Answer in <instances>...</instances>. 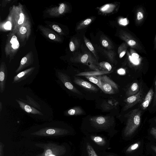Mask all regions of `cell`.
<instances>
[{
	"label": "cell",
	"instance_id": "cell-1",
	"mask_svg": "<svg viewBox=\"0 0 156 156\" xmlns=\"http://www.w3.org/2000/svg\"><path fill=\"white\" fill-rule=\"evenodd\" d=\"M142 111L139 108L134 109L128 113L127 122L124 130L126 137L131 136L139 127L141 123Z\"/></svg>",
	"mask_w": 156,
	"mask_h": 156
},
{
	"label": "cell",
	"instance_id": "cell-2",
	"mask_svg": "<svg viewBox=\"0 0 156 156\" xmlns=\"http://www.w3.org/2000/svg\"><path fill=\"white\" fill-rule=\"evenodd\" d=\"M90 121L92 126L95 128L106 129L113 124L114 119L109 116H95L90 118Z\"/></svg>",
	"mask_w": 156,
	"mask_h": 156
},
{
	"label": "cell",
	"instance_id": "cell-3",
	"mask_svg": "<svg viewBox=\"0 0 156 156\" xmlns=\"http://www.w3.org/2000/svg\"><path fill=\"white\" fill-rule=\"evenodd\" d=\"M101 84V90L105 93L113 94L118 91V86L117 84L108 76H98Z\"/></svg>",
	"mask_w": 156,
	"mask_h": 156
},
{
	"label": "cell",
	"instance_id": "cell-4",
	"mask_svg": "<svg viewBox=\"0 0 156 156\" xmlns=\"http://www.w3.org/2000/svg\"><path fill=\"white\" fill-rule=\"evenodd\" d=\"M143 90L141 86L139 92L136 94L128 97L124 101L125 104L123 110L126 111L136 104L141 102L144 98Z\"/></svg>",
	"mask_w": 156,
	"mask_h": 156
},
{
	"label": "cell",
	"instance_id": "cell-5",
	"mask_svg": "<svg viewBox=\"0 0 156 156\" xmlns=\"http://www.w3.org/2000/svg\"><path fill=\"white\" fill-rule=\"evenodd\" d=\"M57 76L65 87L69 90L76 94H82L72 84L69 76L65 73L59 72Z\"/></svg>",
	"mask_w": 156,
	"mask_h": 156
},
{
	"label": "cell",
	"instance_id": "cell-6",
	"mask_svg": "<svg viewBox=\"0 0 156 156\" xmlns=\"http://www.w3.org/2000/svg\"><path fill=\"white\" fill-rule=\"evenodd\" d=\"M73 82L76 84L88 90L93 92H97L98 91V89L93 85L80 78L74 77Z\"/></svg>",
	"mask_w": 156,
	"mask_h": 156
},
{
	"label": "cell",
	"instance_id": "cell-7",
	"mask_svg": "<svg viewBox=\"0 0 156 156\" xmlns=\"http://www.w3.org/2000/svg\"><path fill=\"white\" fill-rule=\"evenodd\" d=\"M16 101L19 105L21 108L26 112L33 114H37L41 115H43V113L37 109L20 100L16 99Z\"/></svg>",
	"mask_w": 156,
	"mask_h": 156
},
{
	"label": "cell",
	"instance_id": "cell-8",
	"mask_svg": "<svg viewBox=\"0 0 156 156\" xmlns=\"http://www.w3.org/2000/svg\"><path fill=\"white\" fill-rule=\"evenodd\" d=\"M154 91L152 88L148 91L140 104V106L143 110L147 108L154 98Z\"/></svg>",
	"mask_w": 156,
	"mask_h": 156
},
{
	"label": "cell",
	"instance_id": "cell-9",
	"mask_svg": "<svg viewBox=\"0 0 156 156\" xmlns=\"http://www.w3.org/2000/svg\"><path fill=\"white\" fill-rule=\"evenodd\" d=\"M33 69V68H31L19 73L14 76L12 83L19 82L27 78Z\"/></svg>",
	"mask_w": 156,
	"mask_h": 156
},
{
	"label": "cell",
	"instance_id": "cell-10",
	"mask_svg": "<svg viewBox=\"0 0 156 156\" xmlns=\"http://www.w3.org/2000/svg\"><path fill=\"white\" fill-rule=\"evenodd\" d=\"M7 77V73L3 67H1L0 70V92L3 93L5 87Z\"/></svg>",
	"mask_w": 156,
	"mask_h": 156
},
{
	"label": "cell",
	"instance_id": "cell-11",
	"mask_svg": "<svg viewBox=\"0 0 156 156\" xmlns=\"http://www.w3.org/2000/svg\"><path fill=\"white\" fill-rule=\"evenodd\" d=\"M141 87L138 82L133 83L127 90L126 92V96L129 97L136 94L140 91Z\"/></svg>",
	"mask_w": 156,
	"mask_h": 156
},
{
	"label": "cell",
	"instance_id": "cell-12",
	"mask_svg": "<svg viewBox=\"0 0 156 156\" xmlns=\"http://www.w3.org/2000/svg\"><path fill=\"white\" fill-rule=\"evenodd\" d=\"M84 112L80 106H75L66 111L65 114L67 116H77L83 114Z\"/></svg>",
	"mask_w": 156,
	"mask_h": 156
},
{
	"label": "cell",
	"instance_id": "cell-13",
	"mask_svg": "<svg viewBox=\"0 0 156 156\" xmlns=\"http://www.w3.org/2000/svg\"><path fill=\"white\" fill-rule=\"evenodd\" d=\"M26 97L27 100H24L20 98H19V99L29 105L36 109L41 110V105L38 103L27 95L26 96Z\"/></svg>",
	"mask_w": 156,
	"mask_h": 156
},
{
	"label": "cell",
	"instance_id": "cell-14",
	"mask_svg": "<svg viewBox=\"0 0 156 156\" xmlns=\"http://www.w3.org/2000/svg\"><path fill=\"white\" fill-rule=\"evenodd\" d=\"M108 71H96L94 72L81 73L76 75V76H98L99 75L108 73Z\"/></svg>",
	"mask_w": 156,
	"mask_h": 156
},
{
	"label": "cell",
	"instance_id": "cell-15",
	"mask_svg": "<svg viewBox=\"0 0 156 156\" xmlns=\"http://www.w3.org/2000/svg\"><path fill=\"white\" fill-rule=\"evenodd\" d=\"M85 77L90 82L97 85L101 90V82L98 76H87Z\"/></svg>",
	"mask_w": 156,
	"mask_h": 156
},
{
	"label": "cell",
	"instance_id": "cell-16",
	"mask_svg": "<svg viewBox=\"0 0 156 156\" xmlns=\"http://www.w3.org/2000/svg\"><path fill=\"white\" fill-rule=\"evenodd\" d=\"M91 139L98 145L103 146L105 145L106 143V141L103 138L97 136H91Z\"/></svg>",
	"mask_w": 156,
	"mask_h": 156
},
{
	"label": "cell",
	"instance_id": "cell-17",
	"mask_svg": "<svg viewBox=\"0 0 156 156\" xmlns=\"http://www.w3.org/2000/svg\"><path fill=\"white\" fill-rule=\"evenodd\" d=\"M116 105L112 103L111 104V101H104L102 103L101 106L103 110L108 111L113 109Z\"/></svg>",
	"mask_w": 156,
	"mask_h": 156
},
{
	"label": "cell",
	"instance_id": "cell-18",
	"mask_svg": "<svg viewBox=\"0 0 156 156\" xmlns=\"http://www.w3.org/2000/svg\"><path fill=\"white\" fill-rule=\"evenodd\" d=\"M12 44V48L14 49H17L19 47V43L17 40L16 37L14 35L12 37L10 41Z\"/></svg>",
	"mask_w": 156,
	"mask_h": 156
},
{
	"label": "cell",
	"instance_id": "cell-19",
	"mask_svg": "<svg viewBox=\"0 0 156 156\" xmlns=\"http://www.w3.org/2000/svg\"><path fill=\"white\" fill-rule=\"evenodd\" d=\"M86 149L88 156H98L93 148L88 143L87 144Z\"/></svg>",
	"mask_w": 156,
	"mask_h": 156
},
{
	"label": "cell",
	"instance_id": "cell-20",
	"mask_svg": "<svg viewBox=\"0 0 156 156\" xmlns=\"http://www.w3.org/2000/svg\"><path fill=\"white\" fill-rule=\"evenodd\" d=\"M140 143L139 142L135 143L130 145L126 150L127 153H130L139 147Z\"/></svg>",
	"mask_w": 156,
	"mask_h": 156
},
{
	"label": "cell",
	"instance_id": "cell-21",
	"mask_svg": "<svg viewBox=\"0 0 156 156\" xmlns=\"http://www.w3.org/2000/svg\"><path fill=\"white\" fill-rule=\"evenodd\" d=\"M154 87L155 90L154 91V94L153 98V106L154 107H156V77L155 81Z\"/></svg>",
	"mask_w": 156,
	"mask_h": 156
},
{
	"label": "cell",
	"instance_id": "cell-22",
	"mask_svg": "<svg viewBox=\"0 0 156 156\" xmlns=\"http://www.w3.org/2000/svg\"><path fill=\"white\" fill-rule=\"evenodd\" d=\"M103 67L107 69L108 71H111L112 68L111 66L108 62L105 63Z\"/></svg>",
	"mask_w": 156,
	"mask_h": 156
},
{
	"label": "cell",
	"instance_id": "cell-23",
	"mask_svg": "<svg viewBox=\"0 0 156 156\" xmlns=\"http://www.w3.org/2000/svg\"><path fill=\"white\" fill-rule=\"evenodd\" d=\"M88 58V55L85 54L83 55L81 58V62L82 63H85L87 60Z\"/></svg>",
	"mask_w": 156,
	"mask_h": 156
},
{
	"label": "cell",
	"instance_id": "cell-24",
	"mask_svg": "<svg viewBox=\"0 0 156 156\" xmlns=\"http://www.w3.org/2000/svg\"><path fill=\"white\" fill-rule=\"evenodd\" d=\"M24 16L23 14L22 13H21L20 14V19L18 21V24H21L23 23L24 20Z\"/></svg>",
	"mask_w": 156,
	"mask_h": 156
},
{
	"label": "cell",
	"instance_id": "cell-25",
	"mask_svg": "<svg viewBox=\"0 0 156 156\" xmlns=\"http://www.w3.org/2000/svg\"><path fill=\"white\" fill-rule=\"evenodd\" d=\"M144 17V15L142 12L139 11L137 14V19L139 21L141 20Z\"/></svg>",
	"mask_w": 156,
	"mask_h": 156
},
{
	"label": "cell",
	"instance_id": "cell-26",
	"mask_svg": "<svg viewBox=\"0 0 156 156\" xmlns=\"http://www.w3.org/2000/svg\"><path fill=\"white\" fill-rule=\"evenodd\" d=\"M86 44L90 51H94V48L90 42L89 41L86 42Z\"/></svg>",
	"mask_w": 156,
	"mask_h": 156
},
{
	"label": "cell",
	"instance_id": "cell-27",
	"mask_svg": "<svg viewBox=\"0 0 156 156\" xmlns=\"http://www.w3.org/2000/svg\"><path fill=\"white\" fill-rule=\"evenodd\" d=\"M65 10V5L63 3L61 4L59 6L58 9V12L60 14H62Z\"/></svg>",
	"mask_w": 156,
	"mask_h": 156
},
{
	"label": "cell",
	"instance_id": "cell-28",
	"mask_svg": "<svg viewBox=\"0 0 156 156\" xmlns=\"http://www.w3.org/2000/svg\"><path fill=\"white\" fill-rule=\"evenodd\" d=\"M151 134L156 139V127H152L150 131Z\"/></svg>",
	"mask_w": 156,
	"mask_h": 156
},
{
	"label": "cell",
	"instance_id": "cell-29",
	"mask_svg": "<svg viewBox=\"0 0 156 156\" xmlns=\"http://www.w3.org/2000/svg\"><path fill=\"white\" fill-rule=\"evenodd\" d=\"M119 24L123 25H126L128 23L127 20L126 18L121 19L119 22Z\"/></svg>",
	"mask_w": 156,
	"mask_h": 156
},
{
	"label": "cell",
	"instance_id": "cell-30",
	"mask_svg": "<svg viewBox=\"0 0 156 156\" xmlns=\"http://www.w3.org/2000/svg\"><path fill=\"white\" fill-rule=\"evenodd\" d=\"M129 60L133 63L135 64H137L139 63V62L137 59H136L133 58L130 55L129 56Z\"/></svg>",
	"mask_w": 156,
	"mask_h": 156
},
{
	"label": "cell",
	"instance_id": "cell-31",
	"mask_svg": "<svg viewBox=\"0 0 156 156\" xmlns=\"http://www.w3.org/2000/svg\"><path fill=\"white\" fill-rule=\"evenodd\" d=\"M52 27L54 30L58 32H60L62 31L61 28L57 25H53L52 26Z\"/></svg>",
	"mask_w": 156,
	"mask_h": 156
},
{
	"label": "cell",
	"instance_id": "cell-32",
	"mask_svg": "<svg viewBox=\"0 0 156 156\" xmlns=\"http://www.w3.org/2000/svg\"><path fill=\"white\" fill-rule=\"evenodd\" d=\"M4 28L6 30H10L11 28V24L9 21L7 22L5 24Z\"/></svg>",
	"mask_w": 156,
	"mask_h": 156
},
{
	"label": "cell",
	"instance_id": "cell-33",
	"mask_svg": "<svg viewBox=\"0 0 156 156\" xmlns=\"http://www.w3.org/2000/svg\"><path fill=\"white\" fill-rule=\"evenodd\" d=\"M20 33L22 34H24L27 32V29L24 27H21L20 29Z\"/></svg>",
	"mask_w": 156,
	"mask_h": 156
},
{
	"label": "cell",
	"instance_id": "cell-34",
	"mask_svg": "<svg viewBox=\"0 0 156 156\" xmlns=\"http://www.w3.org/2000/svg\"><path fill=\"white\" fill-rule=\"evenodd\" d=\"M55 129H48L47 130L46 133L49 134H53L55 133Z\"/></svg>",
	"mask_w": 156,
	"mask_h": 156
},
{
	"label": "cell",
	"instance_id": "cell-35",
	"mask_svg": "<svg viewBox=\"0 0 156 156\" xmlns=\"http://www.w3.org/2000/svg\"><path fill=\"white\" fill-rule=\"evenodd\" d=\"M69 46L70 50L72 51H74L75 50V46L74 44L72 41L70 42Z\"/></svg>",
	"mask_w": 156,
	"mask_h": 156
},
{
	"label": "cell",
	"instance_id": "cell-36",
	"mask_svg": "<svg viewBox=\"0 0 156 156\" xmlns=\"http://www.w3.org/2000/svg\"><path fill=\"white\" fill-rule=\"evenodd\" d=\"M139 55L136 52H133L131 55L132 58L136 59H138L139 58Z\"/></svg>",
	"mask_w": 156,
	"mask_h": 156
},
{
	"label": "cell",
	"instance_id": "cell-37",
	"mask_svg": "<svg viewBox=\"0 0 156 156\" xmlns=\"http://www.w3.org/2000/svg\"><path fill=\"white\" fill-rule=\"evenodd\" d=\"M91 20L90 19H87L83 21V24L85 25H87L91 22Z\"/></svg>",
	"mask_w": 156,
	"mask_h": 156
},
{
	"label": "cell",
	"instance_id": "cell-38",
	"mask_svg": "<svg viewBox=\"0 0 156 156\" xmlns=\"http://www.w3.org/2000/svg\"><path fill=\"white\" fill-rule=\"evenodd\" d=\"M102 44L104 47H107L108 45V41L105 40H103L102 41Z\"/></svg>",
	"mask_w": 156,
	"mask_h": 156
},
{
	"label": "cell",
	"instance_id": "cell-39",
	"mask_svg": "<svg viewBox=\"0 0 156 156\" xmlns=\"http://www.w3.org/2000/svg\"><path fill=\"white\" fill-rule=\"evenodd\" d=\"M52 155V152L50 149L48 150L45 153V156H50Z\"/></svg>",
	"mask_w": 156,
	"mask_h": 156
},
{
	"label": "cell",
	"instance_id": "cell-40",
	"mask_svg": "<svg viewBox=\"0 0 156 156\" xmlns=\"http://www.w3.org/2000/svg\"><path fill=\"white\" fill-rule=\"evenodd\" d=\"M118 73L120 75H122L125 73V71L122 69H120L118 70Z\"/></svg>",
	"mask_w": 156,
	"mask_h": 156
},
{
	"label": "cell",
	"instance_id": "cell-41",
	"mask_svg": "<svg viewBox=\"0 0 156 156\" xmlns=\"http://www.w3.org/2000/svg\"><path fill=\"white\" fill-rule=\"evenodd\" d=\"M49 38L52 40H54L55 38V36L53 34H50L48 35Z\"/></svg>",
	"mask_w": 156,
	"mask_h": 156
},
{
	"label": "cell",
	"instance_id": "cell-42",
	"mask_svg": "<svg viewBox=\"0 0 156 156\" xmlns=\"http://www.w3.org/2000/svg\"><path fill=\"white\" fill-rule=\"evenodd\" d=\"M126 52V51H123L122 52H121L119 55V58H122L125 55Z\"/></svg>",
	"mask_w": 156,
	"mask_h": 156
},
{
	"label": "cell",
	"instance_id": "cell-43",
	"mask_svg": "<svg viewBox=\"0 0 156 156\" xmlns=\"http://www.w3.org/2000/svg\"><path fill=\"white\" fill-rule=\"evenodd\" d=\"M109 6V5H106L104 7H103L101 9V10L102 11H105V10H106V9H108Z\"/></svg>",
	"mask_w": 156,
	"mask_h": 156
},
{
	"label": "cell",
	"instance_id": "cell-44",
	"mask_svg": "<svg viewBox=\"0 0 156 156\" xmlns=\"http://www.w3.org/2000/svg\"><path fill=\"white\" fill-rule=\"evenodd\" d=\"M152 149L156 153V146L152 145L151 146Z\"/></svg>",
	"mask_w": 156,
	"mask_h": 156
},
{
	"label": "cell",
	"instance_id": "cell-45",
	"mask_svg": "<svg viewBox=\"0 0 156 156\" xmlns=\"http://www.w3.org/2000/svg\"><path fill=\"white\" fill-rule=\"evenodd\" d=\"M3 108L2 104L1 101H0V113L2 111Z\"/></svg>",
	"mask_w": 156,
	"mask_h": 156
},
{
	"label": "cell",
	"instance_id": "cell-46",
	"mask_svg": "<svg viewBox=\"0 0 156 156\" xmlns=\"http://www.w3.org/2000/svg\"><path fill=\"white\" fill-rule=\"evenodd\" d=\"M154 120L155 122H156V118Z\"/></svg>",
	"mask_w": 156,
	"mask_h": 156
},
{
	"label": "cell",
	"instance_id": "cell-47",
	"mask_svg": "<svg viewBox=\"0 0 156 156\" xmlns=\"http://www.w3.org/2000/svg\"><path fill=\"white\" fill-rule=\"evenodd\" d=\"M50 156H55L53 155H50Z\"/></svg>",
	"mask_w": 156,
	"mask_h": 156
},
{
	"label": "cell",
	"instance_id": "cell-48",
	"mask_svg": "<svg viewBox=\"0 0 156 156\" xmlns=\"http://www.w3.org/2000/svg\"><path fill=\"white\" fill-rule=\"evenodd\" d=\"M108 156H113V155H108Z\"/></svg>",
	"mask_w": 156,
	"mask_h": 156
},
{
	"label": "cell",
	"instance_id": "cell-49",
	"mask_svg": "<svg viewBox=\"0 0 156 156\" xmlns=\"http://www.w3.org/2000/svg\"><path fill=\"white\" fill-rule=\"evenodd\" d=\"M156 38H155V39H156Z\"/></svg>",
	"mask_w": 156,
	"mask_h": 156
}]
</instances>
